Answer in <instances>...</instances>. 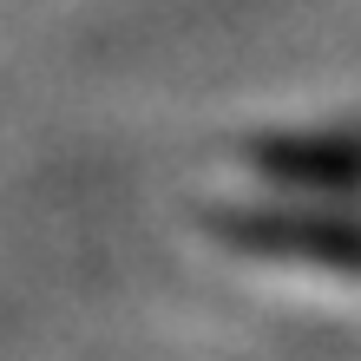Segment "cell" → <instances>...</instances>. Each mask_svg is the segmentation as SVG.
Segmentation results:
<instances>
[{
  "label": "cell",
  "instance_id": "cell-1",
  "mask_svg": "<svg viewBox=\"0 0 361 361\" xmlns=\"http://www.w3.org/2000/svg\"><path fill=\"white\" fill-rule=\"evenodd\" d=\"M217 237L257 257H302L329 269H361V224L335 210H217Z\"/></svg>",
  "mask_w": 361,
  "mask_h": 361
},
{
  "label": "cell",
  "instance_id": "cell-2",
  "mask_svg": "<svg viewBox=\"0 0 361 361\" xmlns=\"http://www.w3.org/2000/svg\"><path fill=\"white\" fill-rule=\"evenodd\" d=\"M250 164H257L269 184H302V190H361V138H348V132L263 138V145H250Z\"/></svg>",
  "mask_w": 361,
  "mask_h": 361
}]
</instances>
